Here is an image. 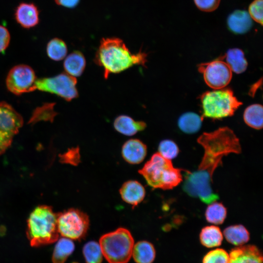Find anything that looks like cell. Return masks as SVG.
<instances>
[{
  "label": "cell",
  "mask_w": 263,
  "mask_h": 263,
  "mask_svg": "<svg viewBox=\"0 0 263 263\" xmlns=\"http://www.w3.org/2000/svg\"><path fill=\"white\" fill-rule=\"evenodd\" d=\"M184 178L183 189L189 196L198 198L207 204L219 199L218 194L211 186L213 176L207 171L198 169L194 171L186 170Z\"/></svg>",
  "instance_id": "52a82bcc"
},
{
  "label": "cell",
  "mask_w": 263,
  "mask_h": 263,
  "mask_svg": "<svg viewBox=\"0 0 263 263\" xmlns=\"http://www.w3.org/2000/svg\"><path fill=\"white\" fill-rule=\"evenodd\" d=\"M261 83H262V79H261L260 81L259 80L257 81V82L254 83L253 85H252L249 92V94L251 96H254V94L256 92L257 90L259 88V86L261 84Z\"/></svg>",
  "instance_id": "74e56055"
},
{
  "label": "cell",
  "mask_w": 263,
  "mask_h": 263,
  "mask_svg": "<svg viewBox=\"0 0 263 263\" xmlns=\"http://www.w3.org/2000/svg\"><path fill=\"white\" fill-rule=\"evenodd\" d=\"M232 72L237 74L244 72L248 65L244 52L240 49H229L223 56Z\"/></svg>",
  "instance_id": "7402d4cb"
},
{
  "label": "cell",
  "mask_w": 263,
  "mask_h": 263,
  "mask_svg": "<svg viewBox=\"0 0 263 263\" xmlns=\"http://www.w3.org/2000/svg\"><path fill=\"white\" fill-rule=\"evenodd\" d=\"M220 1L221 0H194L199 9L207 12L215 10L218 7Z\"/></svg>",
  "instance_id": "e575fe53"
},
{
  "label": "cell",
  "mask_w": 263,
  "mask_h": 263,
  "mask_svg": "<svg viewBox=\"0 0 263 263\" xmlns=\"http://www.w3.org/2000/svg\"><path fill=\"white\" fill-rule=\"evenodd\" d=\"M198 69L207 85L213 90L225 88L232 76V72L222 56L200 64Z\"/></svg>",
  "instance_id": "8fae6325"
},
{
  "label": "cell",
  "mask_w": 263,
  "mask_h": 263,
  "mask_svg": "<svg viewBox=\"0 0 263 263\" xmlns=\"http://www.w3.org/2000/svg\"><path fill=\"white\" fill-rule=\"evenodd\" d=\"M79 263L76 262H73V263Z\"/></svg>",
  "instance_id": "f35d334b"
},
{
  "label": "cell",
  "mask_w": 263,
  "mask_h": 263,
  "mask_svg": "<svg viewBox=\"0 0 263 263\" xmlns=\"http://www.w3.org/2000/svg\"><path fill=\"white\" fill-rule=\"evenodd\" d=\"M86 64V59L83 54L75 51L66 57L63 67L67 74L75 77L82 74Z\"/></svg>",
  "instance_id": "ffe728a7"
},
{
  "label": "cell",
  "mask_w": 263,
  "mask_h": 263,
  "mask_svg": "<svg viewBox=\"0 0 263 263\" xmlns=\"http://www.w3.org/2000/svg\"><path fill=\"white\" fill-rule=\"evenodd\" d=\"M55 103H47L37 108L33 112L29 123L34 124L40 121L53 122L57 113L54 111Z\"/></svg>",
  "instance_id": "83f0119b"
},
{
  "label": "cell",
  "mask_w": 263,
  "mask_h": 263,
  "mask_svg": "<svg viewBox=\"0 0 263 263\" xmlns=\"http://www.w3.org/2000/svg\"><path fill=\"white\" fill-rule=\"evenodd\" d=\"M147 152L146 145L137 139H131L122 146V155L125 161L132 164L140 163L145 158Z\"/></svg>",
  "instance_id": "9a60e30c"
},
{
  "label": "cell",
  "mask_w": 263,
  "mask_h": 263,
  "mask_svg": "<svg viewBox=\"0 0 263 263\" xmlns=\"http://www.w3.org/2000/svg\"><path fill=\"white\" fill-rule=\"evenodd\" d=\"M227 215V209L221 203L213 202L207 207L205 216L206 220L214 225L224 223Z\"/></svg>",
  "instance_id": "4316f807"
},
{
  "label": "cell",
  "mask_w": 263,
  "mask_h": 263,
  "mask_svg": "<svg viewBox=\"0 0 263 263\" xmlns=\"http://www.w3.org/2000/svg\"><path fill=\"white\" fill-rule=\"evenodd\" d=\"M10 35L8 30L0 25V53L4 52L9 46Z\"/></svg>",
  "instance_id": "d590c367"
},
{
  "label": "cell",
  "mask_w": 263,
  "mask_h": 263,
  "mask_svg": "<svg viewBox=\"0 0 263 263\" xmlns=\"http://www.w3.org/2000/svg\"><path fill=\"white\" fill-rule=\"evenodd\" d=\"M200 99L203 117L213 119L233 115L242 104L233 91L226 88L206 92Z\"/></svg>",
  "instance_id": "5b68a950"
},
{
  "label": "cell",
  "mask_w": 263,
  "mask_h": 263,
  "mask_svg": "<svg viewBox=\"0 0 263 263\" xmlns=\"http://www.w3.org/2000/svg\"><path fill=\"white\" fill-rule=\"evenodd\" d=\"M76 84L75 77L63 73L53 77L37 79L35 89L55 94L70 101L78 96Z\"/></svg>",
  "instance_id": "9c48e42d"
},
{
  "label": "cell",
  "mask_w": 263,
  "mask_h": 263,
  "mask_svg": "<svg viewBox=\"0 0 263 263\" xmlns=\"http://www.w3.org/2000/svg\"><path fill=\"white\" fill-rule=\"evenodd\" d=\"M94 62L103 68L104 76L107 79L111 74L120 73L134 65L145 67L147 54L141 51L132 54L120 38H103Z\"/></svg>",
  "instance_id": "7a4b0ae2"
},
{
  "label": "cell",
  "mask_w": 263,
  "mask_h": 263,
  "mask_svg": "<svg viewBox=\"0 0 263 263\" xmlns=\"http://www.w3.org/2000/svg\"><path fill=\"white\" fill-rule=\"evenodd\" d=\"M132 256L137 263H152L156 257L155 249L148 241H139L133 245Z\"/></svg>",
  "instance_id": "d6986e66"
},
{
  "label": "cell",
  "mask_w": 263,
  "mask_h": 263,
  "mask_svg": "<svg viewBox=\"0 0 263 263\" xmlns=\"http://www.w3.org/2000/svg\"><path fill=\"white\" fill-rule=\"evenodd\" d=\"M253 24L248 12L237 10L231 13L227 19L228 29L235 34H243L249 31Z\"/></svg>",
  "instance_id": "2e32d148"
},
{
  "label": "cell",
  "mask_w": 263,
  "mask_h": 263,
  "mask_svg": "<svg viewBox=\"0 0 263 263\" xmlns=\"http://www.w3.org/2000/svg\"><path fill=\"white\" fill-rule=\"evenodd\" d=\"M14 17L22 27L29 29L39 23V10L33 3L21 2L15 10Z\"/></svg>",
  "instance_id": "5bb4252c"
},
{
  "label": "cell",
  "mask_w": 263,
  "mask_h": 263,
  "mask_svg": "<svg viewBox=\"0 0 263 263\" xmlns=\"http://www.w3.org/2000/svg\"><path fill=\"white\" fill-rule=\"evenodd\" d=\"M229 254L223 248L209 251L204 257L202 263H228Z\"/></svg>",
  "instance_id": "1f68e13d"
},
{
  "label": "cell",
  "mask_w": 263,
  "mask_h": 263,
  "mask_svg": "<svg viewBox=\"0 0 263 263\" xmlns=\"http://www.w3.org/2000/svg\"><path fill=\"white\" fill-rule=\"evenodd\" d=\"M199 240L203 246L207 248H212L221 245L223 235L218 226L207 225L202 228L199 234Z\"/></svg>",
  "instance_id": "603a6c76"
},
{
  "label": "cell",
  "mask_w": 263,
  "mask_h": 263,
  "mask_svg": "<svg viewBox=\"0 0 263 263\" xmlns=\"http://www.w3.org/2000/svg\"><path fill=\"white\" fill-rule=\"evenodd\" d=\"M225 239L229 243L240 246L247 243L250 239V233L246 228L241 224L231 225L223 231Z\"/></svg>",
  "instance_id": "44dd1931"
},
{
  "label": "cell",
  "mask_w": 263,
  "mask_h": 263,
  "mask_svg": "<svg viewBox=\"0 0 263 263\" xmlns=\"http://www.w3.org/2000/svg\"><path fill=\"white\" fill-rule=\"evenodd\" d=\"M82 252L86 263H102L103 254L99 243L90 241L83 247Z\"/></svg>",
  "instance_id": "f546056e"
},
{
  "label": "cell",
  "mask_w": 263,
  "mask_h": 263,
  "mask_svg": "<svg viewBox=\"0 0 263 263\" xmlns=\"http://www.w3.org/2000/svg\"><path fill=\"white\" fill-rule=\"evenodd\" d=\"M67 47L65 42L58 38L51 39L46 46L47 56L55 61L63 59L67 55Z\"/></svg>",
  "instance_id": "f1b7e54d"
},
{
  "label": "cell",
  "mask_w": 263,
  "mask_h": 263,
  "mask_svg": "<svg viewBox=\"0 0 263 263\" xmlns=\"http://www.w3.org/2000/svg\"><path fill=\"white\" fill-rule=\"evenodd\" d=\"M203 116L193 112L181 115L178 121V126L183 132L191 134L197 132L201 127Z\"/></svg>",
  "instance_id": "d4e9b609"
},
{
  "label": "cell",
  "mask_w": 263,
  "mask_h": 263,
  "mask_svg": "<svg viewBox=\"0 0 263 263\" xmlns=\"http://www.w3.org/2000/svg\"><path fill=\"white\" fill-rule=\"evenodd\" d=\"M146 124L142 121H135L131 117L121 115L117 116L113 122L115 130L127 136H132L146 128Z\"/></svg>",
  "instance_id": "ac0fdd59"
},
{
  "label": "cell",
  "mask_w": 263,
  "mask_h": 263,
  "mask_svg": "<svg viewBox=\"0 0 263 263\" xmlns=\"http://www.w3.org/2000/svg\"><path fill=\"white\" fill-rule=\"evenodd\" d=\"M244 122L250 127L260 130L263 128V108L262 105L254 104L248 106L243 115Z\"/></svg>",
  "instance_id": "484cf974"
},
{
  "label": "cell",
  "mask_w": 263,
  "mask_h": 263,
  "mask_svg": "<svg viewBox=\"0 0 263 263\" xmlns=\"http://www.w3.org/2000/svg\"><path fill=\"white\" fill-rule=\"evenodd\" d=\"M122 199L133 206L140 203L145 196L144 187L136 181L130 180L124 183L120 189Z\"/></svg>",
  "instance_id": "e0dca14e"
},
{
  "label": "cell",
  "mask_w": 263,
  "mask_h": 263,
  "mask_svg": "<svg viewBox=\"0 0 263 263\" xmlns=\"http://www.w3.org/2000/svg\"><path fill=\"white\" fill-rule=\"evenodd\" d=\"M62 162L76 166L80 162L79 148L77 147L69 149L67 151L61 155Z\"/></svg>",
  "instance_id": "836d02e7"
},
{
  "label": "cell",
  "mask_w": 263,
  "mask_h": 263,
  "mask_svg": "<svg viewBox=\"0 0 263 263\" xmlns=\"http://www.w3.org/2000/svg\"><path fill=\"white\" fill-rule=\"evenodd\" d=\"M181 171V169L174 167L170 160L157 152L153 154L139 173L151 188L167 190L176 187L182 181Z\"/></svg>",
  "instance_id": "277c9868"
},
{
  "label": "cell",
  "mask_w": 263,
  "mask_h": 263,
  "mask_svg": "<svg viewBox=\"0 0 263 263\" xmlns=\"http://www.w3.org/2000/svg\"><path fill=\"white\" fill-rule=\"evenodd\" d=\"M197 141L204 150L198 169L207 171L212 176L215 169L222 165L224 156L230 153L239 154L242 151L239 138L227 127L204 132Z\"/></svg>",
  "instance_id": "6da1fadb"
},
{
  "label": "cell",
  "mask_w": 263,
  "mask_h": 263,
  "mask_svg": "<svg viewBox=\"0 0 263 263\" xmlns=\"http://www.w3.org/2000/svg\"><path fill=\"white\" fill-rule=\"evenodd\" d=\"M56 3L67 8H74L79 3L80 0H54Z\"/></svg>",
  "instance_id": "8d00e7d4"
},
{
  "label": "cell",
  "mask_w": 263,
  "mask_h": 263,
  "mask_svg": "<svg viewBox=\"0 0 263 263\" xmlns=\"http://www.w3.org/2000/svg\"><path fill=\"white\" fill-rule=\"evenodd\" d=\"M56 241L53 253L52 262L53 263H64L74 252L75 244L72 240L63 237Z\"/></svg>",
  "instance_id": "cb8c5ba5"
},
{
  "label": "cell",
  "mask_w": 263,
  "mask_h": 263,
  "mask_svg": "<svg viewBox=\"0 0 263 263\" xmlns=\"http://www.w3.org/2000/svg\"><path fill=\"white\" fill-rule=\"evenodd\" d=\"M23 124L19 113L7 103L0 102V155L10 147Z\"/></svg>",
  "instance_id": "30bf717a"
},
{
  "label": "cell",
  "mask_w": 263,
  "mask_h": 263,
  "mask_svg": "<svg viewBox=\"0 0 263 263\" xmlns=\"http://www.w3.org/2000/svg\"><path fill=\"white\" fill-rule=\"evenodd\" d=\"M228 254V263H263V261L261 251L253 244L234 247Z\"/></svg>",
  "instance_id": "4fadbf2b"
},
{
  "label": "cell",
  "mask_w": 263,
  "mask_h": 263,
  "mask_svg": "<svg viewBox=\"0 0 263 263\" xmlns=\"http://www.w3.org/2000/svg\"><path fill=\"white\" fill-rule=\"evenodd\" d=\"M57 230L61 236L80 241L84 239L89 226V219L83 212L70 208L57 214Z\"/></svg>",
  "instance_id": "ba28073f"
},
{
  "label": "cell",
  "mask_w": 263,
  "mask_h": 263,
  "mask_svg": "<svg viewBox=\"0 0 263 263\" xmlns=\"http://www.w3.org/2000/svg\"><path fill=\"white\" fill-rule=\"evenodd\" d=\"M27 224V236L32 246L50 244L58 239L57 214L50 206L40 205L35 207Z\"/></svg>",
  "instance_id": "3957f363"
},
{
  "label": "cell",
  "mask_w": 263,
  "mask_h": 263,
  "mask_svg": "<svg viewBox=\"0 0 263 263\" xmlns=\"http://www.w3.org/2000/svg\"><path fill=\"white\" fill-rule=\"evenodd\" d=\"M158 153L165 158L171 160L177 156L179 152L176 143L169 139L161 141L158 146Z\"/></svg>",
  "instance_id": "4dcf8cb0"
},
{
  "label": "cell",
  "mask_w": 263,
  "mask_h": 263,
  "mask_svg": "<svg viewBox=\"0 0 263 263\" xmlns=\"http://www.w3.org/2000/svg\"><path fill=\"white\" fill-rule=\"evenodd\" d=\"M99 244L109 263H127L132 257L134 240L128 229L120 227L103 235Z\"/></svg>",
  "instance_id": "8992f818"
},
{
  "label": "cell",
  "mask_w": 263,
  "mask_h": 263,
  "mask_svg": "<svg viewBox=\"0 0 263 263\" xmlns=\"http://www.w3.org/2000/svg\"><path fill=\"white\" fill-rule=\"evenodd\" d=\"M263 0H254L248 7V14L252 19L263 25Z\"/></svg>",
  "instance_id": "d6a6232c"
},
{
  "label": "cell",
  "mask_w": 263,
  "mask_h": 263,
  "mask_svg": "<svg viewBox=\"0 0 263 263\" xmlns=\"http://www.w3.org/2000/svg\"><path fill=\"white\" fill-rule=\"evenodd\" d=\"M36 80L35 73L30 66L19 64L9 71L6 79V87L12 94L19 95L34 91Z\"/></svg>",
  "instance_id": "7c38bea8"
}]
</instances>
